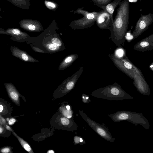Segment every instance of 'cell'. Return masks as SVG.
Returning a JSON list of instances; mask_svg holds the SVG:
<instances>
[{
    "label": "cell",
    "mask_w": 153,
    "mask_h": 153,
    "mask_svg": "<svg viewBox=\"0 0 153 153\" xmlns=\"http://www.w3.org/2000/svg\"><path fill=\"white\" fill-rule=\"evenodd\" d=\"M94 97L110 100H122L134 98L127 93L117 82L94 90L92 93Z\"/></svg>",
    "instance_id": "obj_3"
},
{
    "label": "cell",
    "mask_w": 153,
    "mask_h": 153,
    "mask_svg": "<svg viewBox=\"0 0 153 153\" xmlns=\"http://www.w3.org/2000/svg\"><path fill=\"white\" fill-rule=\"evenodd\" d=\"M153 22V15L149 13L147 14H141L137 22L135 29L132 34L133 39L138 37L146 30Z\"/></svg>",
    "instance_id": "obj_5"
},
{
    "label": "cell",
    "mask_w": 153,
    "mask_h": 153,
    "mask_svg": "<svg viewBox=\"0 0 153 153\" xmlns=\"http://www.w3.org/2000/svg\"><path fill=\"white\" fill-rule=\"evenodd\" d=\"M31 40L32 44L42 49L45 53L52 54L66 49L64 43L56 33L42 34Z\"/></svg>",
    "instance_id": "obj_2"
},
{
    "label": "cell",
    "mask_w": 153,
    "mask_h": 153,
    "mask_svg": "<svg viewBox=\"0 0 153 153\" xmlns=\"http://www.w3.org/2000/svg\"><path fill=\"white\" fill-rule=\"evenodd\" d=\"M83 141V140L82 139V138H80V142H82Z\"/></svg>",
    "instance_id": "obj_31"
},
{
    "label": "cell",
    "mask_w": 153,
    "mask_h": 153,
    "mask_svg": "<svg viewBox=\"0 0 153 153\" xmlns=\"http://www.w3.org/2000/svg\"><path fill=\"white\" fill-rule=\"evenodd\" d=\"M5 127L7 130L10 131H11V130L12 129V128L11 127H10L9 126H8L7 125H5Z\"/></svg>",
    "instance_id": "obj_26"
},
{
    "label": "cell",
    "mask_w": 153,
    "mask_h": 153,
    "mask_svg": "<svg viewBox=\"0 0 153 153\" xmlns=\"http://www.w3.org/2000/svg\"><path fill=\"white\" fill-rule=\"evenodd\" d=\"M48 152L50 153H53L54 152L53 151L50 150V151H49V152Z\"/></svg>",
    "instance_id": "obj_30"
},
{
    "label": "cell",
    "mask_w": 153,
    "mask_h": 153,
    "mask_svg": "<svg viewBox=\"0 0 153 153\" xmlns=\"http://www.w3.org/2000/svg\"><path fill=\"white\" fill-rule=\"evenodd\" d=\"M135 51L140 52L151 51L153 49V33L142 39L134 46Z\"/></svg>",
    "instance_id": "obj_7"
},
{
    "label": "cell",
    "mask_w": 153,
    "mask_h": 153,
    "mask_svg": "<svg viewBox=\"0 0 153 153\" xmlns=\"http://www.w3.org/2000/svg\"><path fill=\"white\" fill-rule=\"evenodd\" d=\"M47 4L48 6L53 7H55V4L51 2H48L47 3Z\"/></svg>",
    "instance_id": "obj_24"
},
{
    "label": "cell",
    "mask_w": 153,
    "mask_h": 153,
    "mask_svg": "<svg viewBox=\"0 0 153 153\" xmlns=\"http://www.w3.org/2000/svg\"><path fill=\"white\" fill-rule=\"evenodd\" d=\"M6 123L5 120L0 115V124L5 125Z\"/></svg>",
    "instance_id": "obj_23"
},
{
    "label": "cell",
    "mask_w": 153,
    "mask_h": 153,
    "mask_svg": "<svg viewBox=\"0 0 153 153\" xmlns=\"http://www.w3.org/2000/svg\"><path fill=\"white\" fill-rule=\"evenodd\" d=\"M86 99L88 100L89 99V97H86Z\"/></svg>",
    "instance_id": "obj_32"
},
{
    "label": "cell",
    "mask_w": 153,
    "mask_h": 153,
    "mask_svg": "<svg viewBox=\"0 0 153 153\" xmlns=\"http://www.w3.org/2000/svg\"><path fill=\"white\" fill-rule=\"evenodd\" d=\"M12 54L21 60L27 62H35L39 61L27 53L25 51L14 47L11 49Z\"/></svg>",
    "instance_id": "obj_10"
},
{
    "label": "cell",
    "mask_w": 153,
    "mask_h": 153,
    "mask_svg": "<svg viewBox=\"0 0 153 153\" xmlns=\"http://www.w3.org/2000/svg\"><path fill=\"white\" fill-rule=\"evenodd\" d=\"M78 57L77 54H72L66 57L60 63L58 69L63 70L69 67Z\"/></svg>",
    "instance_id": "obj_13"
},
{
    "label": "cell",
    "mask_w": 153,
    "mask_h": 153,
    "mask_svg": "<svg viewBox=\"0 0 153 153\" xmlns=\"http://www.w3.org/2000/svg\"><path fill=\"white\" fill-rule=\"evenodd\" d=\"M121 0H114L105 6H101L100 7L110 15L113 24V15L114 10L119 4Z\"/></svg>",
    "instance_id": "obj_14"
},
{
    "label": "cell",
    "mask_w": 153,
    "mask_h": 153,
    "mask_svg": "<svg viewBox=\"0 0 153 153\" xmlns=\"http://www.w3.org/2000/svg\"><path fill=\"white\" fill-rule=\"evenodd\" d=\"M3 109V107L2 105L0 104V113H1Z\"/></svg>",
    "instance_id": "obj_28"
},
{
    "label": "cell",
    "mask_w": 153,
    "mask_h": 153,
    "mask_svg": "<svg viewBox=\"0 0 153 153\" xmlns=\"http://www.w3.org/2000/svg\"><path fill=\"white\" fill-rule=\"evenodd\" d=\"M82 97H83V99L84 98V97L83 96Z\"/></svg>",
    "instance_id": "obj_36"
},
{
    "label": "cell",
    "mask_w": 153,
    "mask_h": 153,
    "mask_svg": "<svg viewBox=\"0 0 153 153\" xmlns=\"http://www.w3.org/2000/svg\"><path fill=\"white\" fill-rule=\"evenodd\" d=\"M16 121V120L15 118H11L9 119V120L8 121V123L9 125H13Z\"/></svg>",
    "instance_id": "obj_22"
},
{
    "label": "cell",
    "mask_w": 153,
    "mask_h": 153,
    "mask_svg": "<svg viewBox=\"0 0 153 153\" xmlns=\"http://www.w3.org/2000/svg\"><path fill=\"white\" fill-rule=\"evenodd\" d=\"M2 18H3L1 16H0V19H2Z\"/></svg>",
    "instance_id": "obj_34"
},
{
    "label": "cell",
    "mask_w": 153,
    "mask_h": 153,
    "mask_svg": "<svg viewBox=\"0 0 153 153\" xmlns=\"http://www.w3.org/2000/svg\"><path fill=\"white\" fill-rule=\"evenodd\" d=\"M66 108L68 110H69L70 108V107L69 105H67L66 106Z\"/></svg>",
    "instance_id": "obj_29"
},
{
    "label": "cell",
    "mask_w": 153,
    "mask_h": 153,
    "mask_svg": "<svg viewBox=\"0 0 153 153\" xmlns=\"http://www.w3.org/2000/svg\"><path fill=\"white\" fill-rule=\"evenodd\" d=\"M108 116L115 122L127 121L135 126L140 125L149 130L150 126L148 120L142 113L128 111H119Z\"/></svg>",
    "instance_id": "obj_4"
},
{
    "label": "cell",
    "mask_w": 153,
    "mask_h": 153,
    "mask_svg": "<svg viewBox=\"0 0 153 153\" xmlns=\"http://www.w3.org/2000/svg\"><path fill=\"white\" fill-rule=\"evenodd\" d=\"M108 56L114 65L119 70L133 80L134 75L133 72L125 67L122 61L119 57L116 56L114 53L109 54Z\"/></svg>",
    "instance_id": "obj_11"
},
{
    "label": "cell",
    "mask_w": 153,
    "mask_h": 153,
    "mask_svg": "<svg viewBox=\"0 0 153 153\" xmlns=\"http://www.w3.org/2000/svg\"><path fill=\"white\" fill-rule=\"evenodd\" d=\"M12 134L18 139L23 147L27 151L31 152V149L29 145L22 138L19 136L12 129L11 131Z\"/></svg>",
    "instance_id": "obj_16"
},
{
    "label": "cell",
    "mask_w": 153,
    "mask_h": 153,
    "mask_svg": "<svg viewBox=\"0 0 153 153\" xmlns=\"http://www.w3.org/2000/svg\"><path fill=\"white\" fill-rule=\"evenodd\" d=\"M0 152L3 153H9L13 152L12 148L9 146H4L0 149Z\"/></svg>",
    "instance_id": "obj_19"
},
{
    "label": "cell",
    "mask_w": 153,
    "mask_h": 153,
    "mask_svg": "<svg viewBox=\"0 0 153 153\" xmlns=\"http://www.w3.org/2000/svg\"><path fill=\"white\" fill-rule=\"evenodd\" d=\"M0 34L10 35L18 40L27 39L30 38L27 34L18 28H10L5 30L0 28Z\"/></svg>",
    "instance_id": "obj_9"
},
{
    "label": "cell",
    "mask_w": 153,
    "mask_h": 153,
    "mask_svg": "<svg viewBox=\"0 0 153 153\" xmlns=\"http://www.w3.org/2000/svg\"><path fill=\"white\" fill-rule=\"evenodd\" d=\"M87 119L91 127L99 136L107 141L114 142L115 139L113 137L108 128L104 124H101L90 119Z\"/></svg>",
    "instance_id": "obj_6"
},
{
    "label": "cell",
    "mask_w": 153,
    "mask_h": 153,
    "mask_svg": "<svg viewBox=\"0 0 153 153\" xmlns=\"http://www.w3.org/2000/svg\"><path fill=\"white\" fill-rule=\"evenodd\" d=\"M94 0H92V1H94Z\"/></svg>",
    "instance_id": "obj_37"
},
{
    "label": "cell",
    "mask_w": 153,
    "mask_h": 153,
    "mask_svg": "<svg viewBox=\"0 0 153 153\" xmlns=\"http://www.w3.org/2000/svg\"><path fill=\"white\" fill-rule=\"evenodd\" d=\"M14 5L23 9H27L28 7V0H7Z\"/></svg>",
    "instance_id": "obj_15"
},
{
    "label": "cell",
    "mask_w": 153,
    "mask_h": 153,
    "mask_svg": "<svg viewBox=\"0 0 153 153\" xmlns=\"http://www.w3.org/2000/svg\"><path fill=\"white\" fill-rule=\"evenodd\" d=\"M153 62L149 65V68L152 71H153Z\"/></svg>",
    "instance_id": "obj_27"
},
{
    "label": "cell",
    "mask_w": 153,
    "mask_h": 153,
    "mask_svg": "<svg viewBox=\"0 0 153 153\" xmlns=\"http://www.w3.org/2000/svg\"><path fill=\"white\" fill-rule=\"evenodd\" d=\"M102 10V12L96 21L97 25L101 29L110 30L111 26L113 25L111 17L109 13Z\"/></svg>",
    "instance_id": "obj_8"
},
{
    "label": "cell",
    "mask_w": 153,
    "mask_h": 153,
    "mask_svg": "<svg viewBox=\"0 0 153 153\" xmlns=\"http://www.w3.org/2000/svg\"><path fill=\"white\" fill-rule=\"evenodd\" d=\"M30 45L32 49L36 52H39L41 53H45V52L42 49L38 47L30 44Z\"/></svg>",
    "instance_id": "obj_20"
},
{
    "label": "cell",
    "mask_w": 153,
    "mask_h": 153,
    "mask_svg": "<svg viewBox=\"0 0 153 153\" xmlns=\"http://www.w3.org/2000/svg\"><path fill=\"white\" fill-rule=\"evenodd\" d=\"M4 130V128L1 124H0V134L2 133Z\"/></svg>",
    "instance_id": "obj_25"
},
{
    "label": "cell",
    "mask_w": 153,
    "mask_h": 153,
    "mask_svg": "<svg viewBox=\"0 0 153 153\" xmlns=\"http://www.w3.org/2000/svg\"><path fill=\"white\" fill-rule=\"evenodd\" d=\"M111 0H94L93 1L94 4L99 7L105 6L110 3Z\"/></svg>",
    "instance_id": "obj_17"
},
{
    "label": "cell",
    "mask_w": 153,
    "mask_h": 153,
    "mask_svg": "<svg viewBox=\"0 0 153 153\" xmlns=\"http://www.w3.org/2000/svg\"><path fill=\"white\" fill-rule=\"evenodd\" d=\"M2 11V10H1V8L0 7V11Z\"/></svg>",
    "instance_id": "obj_35"
},
{
    "label": "cell",
    "mask_w": 153,
    "mask_h": 153,
    "mask_svg": "<svg viewBox=\"0 0 153 153\" xmlns=\"http://www.w3.org/2000/svg\"><path fill=\"white\" fill-rule=\"evenodd\" d=\"M62 123L64 125H68L69 123V121L66 118H62L61 120Z\"/></svg>",
    "instance_id": "obj_21"
},
{
    "label": "cell",
    "mask_w": 153,
    "mask_h": 153,
    "mask_svg": "<svg viewBox=\"0 0 153 153\" xmlns=\"http://www.w3.org/2000/svg\"><path fill=\"white\" fill-rule=\"evenodd\" d=\"M4 85L10 98L16 104L19 106L20 94L15 87L11 83H6Z\"/></svg>",
    "instance_id": "obj_12"
},
{
    "label": "cell",
    "mask_w": 153,
    "mask_h": 153,
    "mask_svg": "<svg viewBox=\"0 0 153 153\" xmlns=\"http://www.w3.org/2000/svg\"><path fill=\"white\" fill-rule=\"evenodd\" d=\"M71 117V116H68L67 117L68 118H70Z\"/></svg>",
    "instance_id": "obj_33"
},
{
    "label": "cell",
    "mask_w": 153,
    "mask_h": 153,
    "mask_svg": "<svg viewBox=\"0 0 153 153\" xmlns=\"http://www.w3.org/2000/svg\"><path fill=\"white\" fill-rule=\"evenodd\" d=\"M114 53L118 57H121L126 53V52L123 49L119 48L116 50Z\"/></svg>",
    "instance_id": "obj_18"
},
{
    "label": "cell",
    "mask_w": 153,
    "mask_h": 153,
    "mask_svg": "<svg viewBox=\"0 0 153 153\" xmlns=\"http://www.w3.org/2000/svg\"><path fill=\"white\" fill-rule=\"evenodd\" d=\"M117 13L113 20V24L111 27V35L109 37L119 47L124 45L125 36L129 24L130 13L128 0H124L119 4Z\"/></svg>",
    "instance_id": "obj_1"
}]
</instances>
